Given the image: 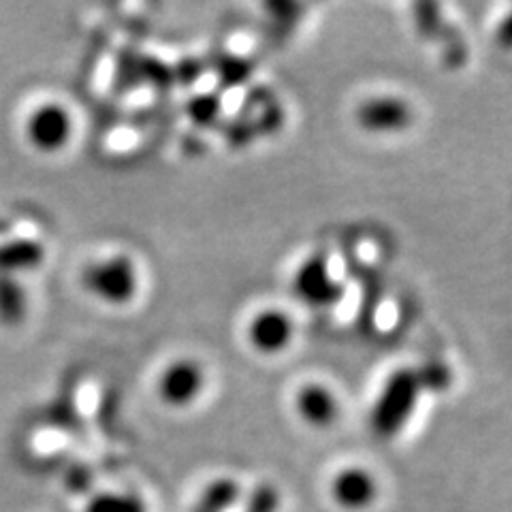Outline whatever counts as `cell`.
<instances>
[{
    "label": "cell",
    "instance_id": "cell-1",
    "mask_svg": "<svg viewBox=\"0 0 512 512\" xmlns=\"http://www.w3.org/2000/svg\"><path fill=\"white\" fill-rule=\"evenodd\" d=\"M425 389L427 380L423 370H414V367H399V370H395L387 382L382 384L370 412V425L374 434L380 438H393L399 431H404Z\"/></svg>",
    "mask_w": 512,
    "mask_h": 512
},
{
    "label": "cell",
    "instance_id": "cell-2",
    "mask_svg": "<svg viewBox=\"0 0 512 512\" xmlns=\"http://www.w3.org/2000/svg\"><path fill=\"white\" fill-rule=\"evenodd\" d=\"M84 284L92 295L107 303H126L137 295V269L126 254H116L84 271Z\"/></svg>",
    "mask_w": 512,
    "mask_h": 512
},
{
    "label": "cell",
    "instance_id": "cell-3",
    "mask_svg": "<svg viewBox=\"0 0 512 512\" xmlns=\"http://www.w3.org/2000/svg\"><path fill=\"white\" fill-rule=\"evenodd\" d=\"M293 288L306 306L316 310L338 306L344 297V284L333 276L329 261L323 254H312L297 267Z\"/></svg>",
    "mask_w": 512,
    "mask_h": 512
},
{
    "label": "cell",
    "instance_id": "cell-4",
    "mask_svg": "<svg viewBox=\"0 0 512 512\" xmlns=\"http://www.w3.org/2000/svg\"><path fill=\"white\" fill-rule=\"evenodd\" d=\"M355 120L365 133L395 135L406 131L414 120V114L412 105L406 99H402V96L378 94L359 103L355 111Z\"/></svg>",
    "mask_w": 512,
    "mask_h": 512
},
{
    "label": "cell",
    "instance_id": "cell-5",
    "mask_svg": "<svg viewBox=\"0 0 512 512\" xmlns=\"http://www.w3.org/2000/svg\"><path fill=\"white\" fill-rule=\"evenodd\" d=\"M246 338L261 355H280L293 344L295 320L280 308L261 310L250 318Z\"/></svg>",
    "mask_w": 512,
    "mask_h": 512
},
{
    "label": "cell",
    "instance_id": "cell-6",
    "mask_svg": "<svg viewBox=\"0 0 512 512\" xmlns=\"http://www.w3.org/2000/svg\"><path fill=\"white\" fill-rule=\"evenodd\" d=\"M205 387L203 367L192 359H180L171 363L167 370L160 374L158 395L165 404L173 408H184L197 402Z\"/></svg>",
    "mask_w": 512,
    "mask_h": 512
},
{
    "label": "cell",
    "instance_id": "cell-7",
    "mask_svg": "<svg viewBox=\"0 0 512 512\" xmlns=\"http://www.w3.org/2000/svg\"><path fill=\"white\" fill-rule=\"evenodd\" d=\"M71 116L60 105H43L30 116L26 124V135L32 146L52 152L62 148L71 139Z\"/></svg>",
    "mask_w": 512,
    "mask_h": 512
},
{
    "label": "cell",
    "instance_id": "cell-8",
    "mask_svg": "<svg viewBox=\"0 0 512 512\" xmlns=\"http://www.w3.org/2000/svg\"><path fill=\"white\" fill-rule=\"evenodd\" d=\"M295 410L303 423L316 429H325L338 421L340 402L325 384L308 382L295 395Z\"/></svg>",
    "mask_w": 512,
    "mask_h": 512
},
{
    "label": "cell",
    "instance_id": "cell-9",
    "mask_svg": "<svg viewBox=\"0 0 512 512\" xmlns=\"http://www.w3.org/2000/svg\"><path fill=\"white\" fill-rule=\"evenodd\" d=\"M331 495L346 510H363L378 498V483L374 474L365 468H344L333 478Z\"/></svg>",
    "mask_w": 512,
    "mask_h": 512
},
{
    "label": "cell",
    "instance_id": "cell-10",
    "mask_svg": "<svg viewBox=\"0 0 512 512\" xmlns=\"http://www.w3.org/2000/svg\"><path fill=\"white\" fill-rule=\"evenodd\" d=\"M45 250L39 242H30V239H15V242L0 246V271L9 274V271H22L41 265Z\"/></svg>",
    "mask_w": 512,
    "mask_h": 512
},
{
    "label": "cell",
    "instance_id": "cell-11",
    "mask_svg": "<svg viewBox=\"0 0 512 512\" xmlns=\"http://www.w3.org/2000/svg\"><path fill=\"white\" fill-rule=\"evenodd\" d=\"M26 314V293L11 274H0V323L18 325Z\"/></svg>",
    "mask_w": 512,
    "mask_h": 512
},
{
    "label": "cell",
    "instance_id": "cell-12",
    "mask_svg": "<svg viewBox=\"0 0 512 512\" xmlns=\"http://www.w3.org/2000/svg\"><path fill=\"white\" fill-rule=\"evenodd\" d=\"M86 512H148V506L137 493L105 491L94 495L86 506Z\"/></svg>",
    "mask_w": 512,
    "mask_h": 512
},
{
    "label": "cell",
    "instance_id": "cell-13",
    "mask_svg": "<svg viewBox=\"0 0 512 512\" xmlns=\"http://www.w3.org/2000/svg\"><path fill=\"white\" fill-rule=\"evenodd\" d=\"M239 498V487L229 478H220L214 480L212 485H207V489L201 495V502L197 512H224L231 508Z\"/></svg>",
    "mask_w": 512,
    "mask_h": 512
},
{
    "label": "cell",
    "instance_id": "cell-14",
    "mask_svg": "<svg viewBox=\"0 0 512 512\" xmlns=\"http://www.w3.org/2000/svg\"><path fill=\"white\" fill-rule=\"evenodd\" d=\"M218 109H220V105H218L216 96L205 94V96H197V99L190 101L188 114H190V118L195 120V122L207 126V124H212L216 120Z\"/></svg>",
    "mask_w": 512,
    "mask_h": 512
},
{
    "label": "cell",
    "instance_id": "cell-15",
    "mask_svg": "<svg viewBox=\"0 0 512 512\" xmlns=\"http://www.w3.org/2000/svg\"><path fill=\"white\" fill-rule=\"evenodd\" d=\"M495 39H498L500 47H504V50H512V11L500 22Z\"/></svg>",
    "mask_w": 512,
    "mask_h": 512
}]
</instances>
